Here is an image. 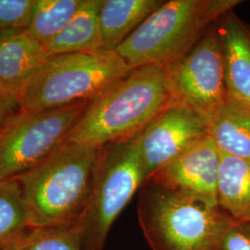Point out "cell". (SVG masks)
<instances>
[{"label": "cell", "mask_w": 250, "mask_h": 250, "mask_svg": "<svg viewBox=\"0 0 250 250\" xmlns=\"http://www.w3.org/2000/svg\"><path fill=\"white\" fill-rule=\"evenodd\" d=\"M136 136L101 147L89 200L76 223L83 250H104L114 222L146 180Z\"/></svg>", "instance_id": "cell-6"}, {"label": "cell", "mask_w": 250, "mask_h": 250, "mask_svg": "<svg viewBox=\"0 0 250 250\" xmlns=\"http://www.w3.org/2000/svg\"><path fill=\"white\" fill-rule=\"evenodd\" d=\"M206 135L208 121L196 110L181 104L165 108L136 136L146 180Z\"/></svg>", "instance_id": "cell-9"}, {"label": "cell", "mask_w": 250, "mask_h": 250, "mask_svg": "<svg viewBox=\"0 0 250 250\" xmlns=\"http://www.w3.org/2000/svg\"><path fill=\"white\" fill-rule=\"evenodd\" d=\"M217 201L234 222H250V161L221 153Z\"/></svg>", "instance_id": "cell-15"}, {"label": "cell", "mask_w": 250, "mask_h": 250, "mask_svg": "<svg viewBox=\"0 0 250 250\" xmlns=\"http://www.w3.org/2000/svg\"><path fill=\"white\" fill-rule=\"evenodd\" d=\"M19 109L18 100L15 97L0 92V125Z\"/></svg>", "instance_id": "cell-22"}, {"label": "cell", "mask_w": 250, "mask_h": 250, "mask_svg": "<svg viewBox=\"0 0 250 250\" xmlns=\"http://www.w3.org/2000/svg\"><path fill=\"white\" fill-rule=\"evenodd\" d=\"M84 2L85 0H36L27 32L45 46L62 31Z\"/></svg>", "instance_id": "cell-18"}, {"label": "cell", "mask_w": 250, "mask_h": 250, "mask_svg": "<svg viewBox=\"0 0 250 250\" xmlns=\"http://www.w3.org/2000/svg\"><path fill=\"white\" fill-rule=\"evenodd\" d=\"M220 250H250V222H234L225 232Z\"/></svg>", "instance_id": "cell-21"}, {"label": "cell", "mask_w": 250, "mask_h": 250, "mask_svg": "<svg viewBox=\"0 0 250 250\" xmlns=\"http://www.w3.org/2000/svg\"><path fill=\"white\" fill-rule=\"evenodd\" d=\"M49 57L26 30L0 33V92L17 98Z\"/></svg>", "instance_id": "cell-12"}, {"label": "cell", "mask_w": 250, "mask_h": 250, "mask_svg": "<svg viewBox=\"0 0 250 250\" xmlns=\"http://www.w3.org/2000/svg\"><path fill=\"white\" fill-rule=\"evenodd\" d=\"M220 163L221 152L214 141L206 135L146 181L218 206Z\"/></svg>", "instance_id": "cell-10"}, {"label": "cell", "mask_w": 250, "mask_h": 250, "mask_svg": "<svg viewBox=\"0 0 250 250\" xmlns=\"http://www.w3.org/2000/svg\"><path fill=\"white\" fill-rule=\"evenodd\" d=\"M163 3L161 0H102L99 24L104 49L115 50Z\"/></svg>", "instance_id": "cell-14"}, {"label": "cell", "mask_w": 250, "mask_h": 250, "mask_svg": "<svg viewBox=\"0 0 250 250\" xmlns=\"http://www.w3.org/2000/svg\"><path fill=\"white\" fill-rule=\"evenodd\" d=\"M215 29L223 48L227 99L250 106V25L229 11Z\"/></svg>", "instance_id": "cell-11"}, {"label": "cell", "mask_w": 250, "mask_h": 250, "mask_svg": "<svg viewBox=\"0 0 250 250\" xmlns=\"http://www.w3.org/2000/svg\"><path fill=\"white\" fill-rule=\"evenodd\" d=\"M137 215L151 250H220L234 221L218 206L146 181Z\"/></svg>", "instance_id": "cell-3"}, {"label": "cell", "mask_w": 250, "mask_h": 250, "mask_svg": "<svg viewBox=\"0 0 250 250\" xmlns=\"http://www.w3.org/2000/svg\"><path fill=\"white\" fill-rule=\"evenodd\" d=\"M208 135L221 153L250 161V106L226 98L208 119Z\"/></svg>", "instance_id": "cell-13"}, {"label": "cell", "mask_w": 250, "mask_h": 250, "mask_svg": "<svg viewBox=\"0 0 250 250\" xmlns=\"http://www.w3.org/2000/svg\"><path fill=\"white\" fill-rule=\"evenodd\" d=\"M101 147L66 142L20 185L33 226L75 224L89 200Z\"/></svg>", "instance_id": "cell-2"}, {"label": "cell", "mask_w": 250, "mask_h": 250, "mask_svg": "<svg viewBox=\"0 0 250 250\" xmlns=\"http://www.w3.org/2000/svg\"><path fill=\"white\" fill-rule=\"evenodd\" d=\"M90 102L69 107L19 109L0 125V181L33 169L67 142Z\"/></svg>", "instance_id": "cell-7"}, {"label": "cell", "mask_w": 250, "mask_h": 250, "mask_svg": "<svg viewBox=\"0 0 250 250\" xmlns=\"http://www.w3.org/2000/svg\"><path fill=\"white\" fill-rule=\"evenodd\" d=\"M166 71L174 103L191 107L207 121L226 100L224 55L215 25Z\"/></svg>", "instance_id": "cell-8"}, {"label": "cell", "mask_w": 250, "mask_h": 250, "mask_svg": "<svg viewBox=\"0 0 250 250\" xmlns=\"http://www.w3.org/2000/svg\"><path fill=\"white\" fill-rule=\"evenodd\" d=\"M36 0H0V33L26 30Z\"/></svg>", "instance_id": "cell-20"}, {"label": "cell", "mask_w": 250, "mask_h": 250, "mask_svg": "<svg viewBox=\"0 0 250 250\" xmlns=\"http://www.w3.org/2000/svg\"><path fill=\"white\" fill-rule=\"evenodd\" d=\"M132 71L115 50L54 55L16 99L25 111L91 102Z\"/></svg>", "instance_id": "cell-5"}, {"label": "cell", "mask_w": 250, "mask_h": 250, "mask_svg": "<svg viewBox=\"0 0 250 250\" xmlns=\"http://www.w3.org/2000/svg\"><path fill=\"white\" fill-rule=\"evenodd\" d=\"M239 0L164 1L115 49L132 69L167 66L182 58Z\"/></svg>", "instance_id": "cell-4"}, {"label": "cell", "mask_w": 250, "mask_h": 250, "mask_svg": "<svg viewBox=\"0 0 250 250\" xmlns=\"http://www.w3.org/2000/svg\"><path fill=\"white\" fill-rule=\"evenodd\" d=\"M5 250H83L75 224L32 226Z\"/></svg>", "instance_id": "cell-19"}, {"label": "cell", "mask_w": 250, "mask_h": 250, "mask_svg": "<svg viewBox=\"0 0 250 250\" xmlns=\"http://www.w3.org/2000/svg\"><path fill=\"white\" fill-rule=\"evenodd\" d=\"M172 104L166 66L134 69L90 102L67 142L102 147L139 133Z\"/></svg>", "instance_id": "cell-1"}, {"label": "cell", "mask_w": 250, "mask_h": 250, "mask_svg": "<svg viewBox=\"0 0 250 250\" xmlns=\"http://www.w3.org/2000/svg\"><path fill=\"white\" fill-rule=\"evenodd\" d=\"M101 2L102 0H85L62 31L45 45L50 56L104 49L99 24Z\"/></svg>", "instance_id": "cell-16"}, {"label": "cell", "mask_w": 250, "mask_h": 250, "mask_svg": "<svg viewBox=\"0 0 250 250\" xmlns=\"http://www.w3.org/2000/svg\"><path fill=\"white\" fill-rule=\"evenodd\" d=\"M32 226L17 180L0 181V250L9 248Z\"/></svg>", "instance_id": "cell-17"}]
</instances>
